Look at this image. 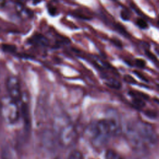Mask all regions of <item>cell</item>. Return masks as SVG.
I'll list each match as a JSON object with an SVG mask.
<instances>
[{
    "label": "cell",
    "instance_id": "obj_10",
    "mask_svg": "<svg viewBox=\"0 0 159 159\" xmlns=\"http://www.w3.org/2000/svg\"><path fill=\"white\" fill-rule=\"evenodd\" d=\"M136 24L139 27H140L142 29H145L147 27V25H148L146 21L140 18L137 19L136 21Z\"/></svg>",
    "mask_w": 159,
    "mask_h": 159
},
{
    "label": "cell",
    "instance_id": "obj_19",
    "mask_svg": "<svg viewBox=\"0 0 159 159\" xmlns=\"http://www.w3.org/2000/svg\"><path fill=\"white\" fill-rule=\"evenodd\" d=\"M6 4V0H0V7H2Z\"/></svg>",
    "mask_w": 159,
    "mask_h": 159
},
{
    "label": "cell",
    "instance_id": "obj_3",
    "mask_svg": "<svg viewBox=\"0 0 159 159\" xmlns=\"http://www.w3.org/2000/svg\"><path fill=\"white\" fill-rule=\"evenodd\" d=\"M1 114L4 120L9 124L16 123L19 119L20 111L17 104L12 101L9 98L7 100L2 99Z\"/></svg>",
    "mask_w": 159,
    "mask_h": 159
},
{
    "label": "cell",
    "instance_id": "obj_15",
    "mask_svg": "<svg viewBox=\"0 0 159 159\" xmlns=\"http://www.w3.org/2000/svg\"><path fill=\"white\" fill-rule=\"evenodd\" d=\"M48 12L50 15L52 16H55L57 13V9L55 8V7L52 6V5H50V6L48 7Z\"/></svg>",
    "mask_w": 159,
    "mask_h": 159
},
{
    "label": "cell",
    "instance_id": "obj_2",
    "mask_svg": "<svg viewBox=\"0 0 159 159\" xmlns=\"http://www.w3.org/2000/svg\"><path fill=\"white\" fill-rule=\"evenodd\" d=\"M84 134L91 145L96 148L103 147L112 135L105 119L90 123L85 129Z\"/></svg>",
    "mask_w": 159,
    "mask_h": 159
},
{
    "label": "cell",
    "instance_id": "obj_11",
    "mask_svg": "<svg viewBox=\"0 0 159 159\" xmlns=\"http://www.w3.org/2000/svg\"><path fill=\"white\" fill-rule=\"evenodd\" d=\"M124 80L127 82V83H130V84H134L135 83L136 81L130 75H126L124 76Z\"/></svg>",
    "mask_w": 159,
    "mask_h": 159
},
{
    "label": "cell",
    "instance_id": "obj_5",
    "mask_svg": "<svg viewBox=\"0 0 159 159\" xmlns=\"http://www.w3.org/2000/svg\"><path fill=\"white\" fill-rule=\"evenodd\" d=\"M6 88L9 98L17 104L22 98L20 86L18 79L14 76H9L6 80Z\"/></svg>",
    "mask_w": 159,
    "mask_h": 159
},
{
    "label": "cell",
    "instance_id": "obj_12",
    "mask_svg": "<svg viewBox=\"0 0 159 159\" xmlns=\"http://www.w3.org/2000/svg\"><path fill=\"white\" fill-rule=\"evenodd\" d=\"M135 64L139 68H143L145 66V61L141 58H137L135 60Z\"/></svg>",
    "mask_w": 159,
    "mask_h": 159
},
{
    "label": "cell",
    "instance_id": "obj_7",
    "mask_svg": "<svg viewBox=\"0 0 159 159\" xmlns=\"http://www.w3.org/2000/svg\"><path fill=\"white\" fill-rule=\"evenodd\" d=\"M105 159H123L120 155L116 151L109 149L106 152Z\"/></svg>",
    "mask_w": 159,
    "mask_h": 159
},
{
    "label": "cell",
    "instance_id": "obj_1",
    "mask_svg": "<svg viewBox=\"0 0 159 159\" xmlns=\"http://www.w3.org/2000/svg\"><path fill=\"white\" fill-rule=\"evenodd\" d=\"M126 133L129 143L136 149L153 146L157 141L153 127L145 122L139 120L129 124Z\"/></svg>",
    "mask_w": 159,
    "mask_h": 159
},
{
    "label": "cell",
    "instance_id": "obj_13",
    "mask_svg": "<svg viewBox=\"0 0 159 159\" xmlns=\"http://www.w3.org/2000/svg\"><path fill=\"white\" fill-rule=\"evenodd\" d=\"M145 54H146V55H147L150 59H151L152 60L155 61H157V59L155 55L153 53H152L151 52H150V51H148V50H145Z\"/></svg>",
    "mask_w": 159,
    "mask_h": 159
},
{
    "label": "cell",
    "instance_id": "obj_17",
    "mask_svg": "<svg viewBox=\"0 0 159 159\" xmlns=\"http://www.w3.org/2000/svg\"><path fill=\"white\" fill-rule=\"evenodd\" d=\"M134 73L137 76H139V78H140L141 80H144V81H147V80L145 78V76H144L142 73H140V72H139V71H134Z\"/></svg>",
    "mask_w": 159,
    "mask_h": 159
},
{
    "label": "cell",
    "instance_id": "obj_6",
    "mask_svg": "<svg viewBox=\"0 0 159 159\" xmlns=\"http://www.w3.org/2000/svg\"><path fill=\"white\" fill-rule=\"evenodd\" d=\"M30 42L34 44L43 45H45L47 43V39L41 34H35L30 39Z\"/></svg>",
    "mask_w": 159,
    "mask_h": 159
},
{
    "label": "cell",
    "instance_id": "obj_8",
    "mask_svg": "<svg viewBox=\"0 0 159 159\" xmlns=\"http://www.w3.org/2000/svg\"><path fill=\"white\" fill-rule=\"evenodd\" d=\"M68 159H84L82 153L78 150H73L69 155Z\"/></svg>",
    "mask_w": 159,
    "mask_h": 159
},
{
    "label": "cell",
    "instance_id": "obj_14",
    "mask_svg": "<svg viewBox=\"0 0 159 159\" xmlns=\"http://www.w3.org/2000/svg\"><path fill=\"white\" fill-rule=\"evenodd\" d=\"M120 16L122 19L124 20H128L129 19V15L128 12L125 11H122L120 12Z\"/></svg>",
    "mask_w": 159,
    "mask_h": 159
},
{
    "label": "cell",
    "instance_id": "obj_18",
    "mask_svg": "<svg viewBox=\"0 0 159 159\" xmlns=\"http://www.w3.org/2000/svg\"><path fill=\"white\" fill-rule=\"evenodd\" d=\"M112 42L116 45H117V46H119V47H121V46H122L119 40L116 39H112Z\"/></svg>",
    "mask_w": 159,
    "mask_h": 159
},
{
    "label": "cell",
    "instance_id": "obj_20",
    "mask_svg": "<svg viewBox=\"0 0 159 159\" xmlns=\"http://www.w3.org/2000/svg\"><path fill=\"white\" fill-rule=\"evenodd\" d=\"M2 98L0 96V115H1V107H2Z\"/></svg>",
    "mask_w": 159,
    "mask_h": 159
},
{
    "label": "cell",
    "instance_id": "obj_16",
    "mask_svg": "<svg viewBox=\"0 0 159 159\" xmlns=\"http://www.w3.org/2000/svg\"><path fill=\"white\" fill-rule=\"evenodd\" d=\"M116 28H117V29H118V30H119L120 33H122L123 35H125V34H126L127 32L125 30V29L123 28V27H122V25H120V24H117Z\"/></svg>",
    "mask_w": 159,
    "mask_h": 159
},
{
    "label": "cell",
    "instance_id": "obj_4",
    "mask_svg": "<svg viewBox=\"0 0 159 159\" xmlns=\"http://www.w3.org/2000/svg\"><path fill=\"white\" fill-rule=\"evenodd\" d=\"M58 139L60 143L65 147L73 145L77 140V132L71 124H65L58 130Z\"/></svg>",
    "mask_w": 159,
    "mask_h": 159
},
{
    "label": "cell",
    "instance_id": "obj_9",
    "mask_svg": "<svg viewBox=\"0 0 159 159\" xmlns=\"http://www.w3.org/2000/svg\"><path fill=\"white\" fill-rule=\"evenodd\" d=\"M2 47L3 50L7 53H14L16 50V46L11 44H3Z\"/></svg>",
    "mask_w": 159,
    "mask_h": 159
}]
</instances>
